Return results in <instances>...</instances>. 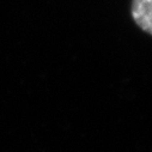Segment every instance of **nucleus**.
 <instances>
[{
  "instance_id": "1",
  "label": "nucleus",
  "mask_w": 152,
  "mask_h": 152,
  "mask_svg": "<svg viewBox=\"0 0 152 152\" xmlns=\"http://www.w3.org/2000/svg\"><path fill=\"white\" fill-rule=\"evenodd\" d=\"M131 13L137 25L152 35V0H132Z\"/></svg>"
}]
</instances>
